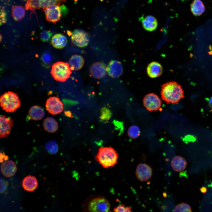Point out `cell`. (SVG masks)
<instances>
[{"mask_svg": "<svg viewBox=\"0 0 212 212\" xmlns=\"http://www.w3.org/2000/svg\"><path fill=\"white\" fill-rule=\"evenodd\" d=\"M51 43L54 48L61 49L66 45L67 43V40L64 35L61 33H58L54 35L52 37Z\"/></svg>", "mask_w": 212, "mask_h": 212, "instance_id": "cell-19", "label": "cell"}, {"mask_svg": "<svg viewBox=\"0 0 212 212\" xmlns=\"http://www.w3.org/2000/svg\"><path fill=\"white\" fill-rule=\"evenodd\" d=\"M0 155H0L1 156V159L2 158V159L1 160V161L2 162L3 161V160L4 158L5 160H6L8 159V156L6 155H5L4 153H1Z\"/></svg>", "mask_w": 212, "mask_h": 212, "instance_id": "cell-35", "label": "cell"}, {"mask_svg": "<svg viewBox=\"0 0 212 212\" xmlns=\"http://www.w3.org/2000/svg\"><path fill=\"white\" fill-rule=\"evenodd\" d=\"M46 150L51 154H54L58 151V148L56 143L54 140L47 142L45 146Z\"/></svg>", "mask_w": 212, "mask_h": 212, "instance_id": "cell-27", "label": "cell"}, {"mask_svg": "<svg viewBox=\"0 0 212 212\" xmlns=\"http://www.w3.org/2000/svg\"><path fill=\"white\" fill-rule=\"evenodd\" d=\"M51 73L55 80L64 82L70 77L72 72L69 63L59 61L53 64Z\"/></svg>", "mask_w": 212, "mask_h": 212, "instance_id": "cell-4", "label": "cell"}, {"mask_svg": "<svg viewBox=\"0 0 212 212\" xmlns=\"http://www.w3.org/2000/svg\"><path fill=\"white\" fill-rule=\"evenodd\" d=\"M110 204L106 198L103 197L94 198L89 202L88 206L89 211L107 212L110 209Z\"/></svg>", "mask_w": 212, "mask_h": 212, "instance_id": "cell-5", "label": "cell"}, {"mask_svg": "<svg viewBox=\"0 0 212 212\" xmlns=\"http://www.w3.org/2000/svg\"><path fill=\"white\" fill-rule=\"evenodd\" d=\"M162 67L159 63L153 62L150 63L147 68V73L150 77L154 78L159 76L162 72Z\"/></svg>", "mask_w": 212, "mask_h": 212, "instance_id": "cell-15", "label": "cell"}, {"mask_svg": "<svg viewBox=\"0 0 212 212\" xmlns=\"http://www.w3.org/2000/svg\"><path fill=\"white\" fill-rule=\"evenodd\" d=\"M1 39H2L1 35V34H0V41H1Z\"/></svg>", "mask_w": 212, "mask_h": 212, "instance_id": "cell-38", "label": "cell"}, {"mask_svg": "<svg viewBox=\"0 0 212 212\" xmlns=\"http://www.w3.org/2000/svg\"><path fill=\"white\" fill-rule=\"evenodd\" d=\"M23 0V1H27V0Z\"/></svg>", "mask_w": 212, "mask_h": 212, "instance_id": "cell-39", "label": "cell"}, {"mask_svg": "<svg viewBox=\"0 0 212 212\" xmlns=\"http://www.w3.org/2000/svg\"><path fill=\"white\" fill-rule=\"evenodd\" d=\"M144 28L146 31L152 32L155 30L158 27L157 19L153 16L148 15L144 17L142 21Z\"/></svg>", "mask_w": 212, "mask_h": 212, "instance_id": "cell-18", "label": "cell"}, {"mask_svg": "<svg viewBox=\"0 0 212 212\" xmlns=\"http://www.w3.org/2000/svg\"><path fill=\"white\" fill-rule=\"evenodd\" d=\"M52 35V33L50 31H44L40 34V38L42 42H47L49 41Z\"/></svg>", "mask_w": 212, "mask_h": 212, "instance_id": "cell-30", "label": "cell"}, {"mask_svg": "<svg viewBox=\"0 0 212 212\" xmlns=\"http://www.w3.org/2000/svg\"><path fill=\"white\" fill-rule=\"evenodd\" d=\"M208 103L210 107L212 109V96L209 99Z\"/></svg>", "mask_w": 212, "mask_h": 212, "instance_id": "cell-37", "label": "cell"}, {"mask_svg": "<svg viewBox=\"0 0 212 212\" xmlns=\"http://www.w3.org/2000/svg\"><path fill=\"white\" fill-rule=\"evenodd\" d=\"M67 0H41V8L43 9L54 5H60Z\"/></svg>", "mask_w": 212, "mask_h": 212, "instance_id": "cell-26", "label": "cell"}, {"mask_svg": "<svg viewBox=\"0 0 212 212\" xmlns=\"http://www.w3.org/2000/svg\"><path fill=\"white\" fill-rule=\"evenodd\" d=\"M174 212H192L191 208L189 205L184 203H180L177 205L174 209Z\"/></svg>", "mask_w": 212, "mask_h": 212, "instance_id": "cell-29", "label": "cell"}, {"mask_svg": "<svg viewBox=\"0 0 212 212\" xmlns=\"http://www.w3.org/2000/svg\"><path fill=\"white\" fill-rule=\"evenodd\" d=\"M47 21L53 24L59 21L62 16L61 7L54 5L43 9Z\"/></svg>", "mask_w": 212, "mask_h": 212, "instance_id": "cell-8", "label": "cell"}, {"mask_svg": "<svg viewBox=\"0 0 212 212\" xmlns=\"http://www.w3.org/2000/svg\"><path fill=\"white\" fill-rule=\"evenodd\" d=\"M13 125V120L11 118L6 117L5 115H1L0 117V138L6 137L9 134Z\"/></svg>", "mask_w": 212, "mask_h": 212, "instance_id": "cell-11", "label": "cell"}, {"mask_svg": "<svg viewBox=\"0 0 212 212\" xmlns=\"http://www.w3.org/2000/svg\"><path fill=\"white\" fill-rule=\"evenodd\" d=\"M143 101L144 106L149 111L157 110L162 105V101L159 97L153 93L145 95Z\"/></svg>", "mask_w": 212, "mask_h": 212, "instance_id": "cell-7", "label": "cell"}, {"mask_svg": "<svg viewBox=\"0 0 212 212\" xmlns=\"http://www.w3.org/2000/svg\"><path fill=\"white\" fill-rule=\"evenodd\" d=\"M107 71L109 75L111 77H119L122 73V66L120 62L112 60L109 63L107 67Z\"/></svg>", "mask_w": 212, "mask_h": 212, "instance_id": "cell-12", "label": "cell"}, {"mask_svg": "<svg viewBox=\"0 0 212 212\" xmlns=\"http://www.w3.org/2000/svg\"><path fill=\"white\" fill-rule=\"evenodd\" d=\"M135 175L137 178L141 182L145 181L150 179L152 175V170L149 165L140 163L136 168Z\"/></svg>", "mask_w": 212, "mask_h": 212, "instance_id": "cell-10", "label": "cell"}, {"mask_svg": "<svg viewBox=\"0 0 212 212\" xmlns=\"http://www.w3.org/2000/svg\"><path fill=\"white\" fill-rule=\"evenodd\" d=\"M118 157V153L113 148L102 147L99 149L95 158L103 168H108L117 163Z\"/></svg>", "mask_w": 212, "mask_h": 212, "instance_id": "cell-2", "label": "cell"}, {"mask_svg": "<svg viewBox=\"0 0 212 212\" xmlns=\"http://www.w3.org/2000/svg\"><path fill=\"white\" fill-rule=\"evenodd\" d=\"M0 105L3 110L7 112H15L21 106V101L17 94L9 91L2 95Z\"/></svg>", "mask_w": 212, "mask_h": 212, "instance_id": "cell-3", "label": "cell"}, {"mask_svg": "<svg viewBox=\"0 0 212 212\" xmlns=\"http://www.w3.org/2000/svg\"><path fill=\"white\" fill-rule=\"evenodd\" d=\"M107 67L102 62H99L95 63L91 66L90 72L94 77L100 78L104 77L106 74Z\"/></svg>", "mask_w": 212, "mask_h": 212, "instance_id": "cell-13", "label": "cell"}, {"mask_svg": "<svg viewBox=\"0 0 212 212\" xmlns=\"http://www.w3.org/2000/svg\"><path fill=\"white\" fill-rule=\"evenodd\" d=\"M12 15L15 21H19L23 18L25 16V9L22 6H14L12 8Z\"/></svg>", "mask_w": 212, "mask_h": 212, "instance_id": "cell-24", "label": "cell"}, {"mask_svg": "<svg viewBox=\"0 0 212 212\" xmlns=\"http://www.w3.org/2000/svg\"><path fill=\"white\" fill-rule=\"evenodd\" d=\"M41 8V0H28L25 5L26 10L34 12L35 10Z\"/></svg>", "mask_w": 212, "mask_h": 212, "instance_id": "cell-25", "label": "cell"}, {"mask_svg": "<svg viewBox=\"0 0 212 212\" xmlns=\"http://www.w3.org/2000/svg\"><path fill=\"white\" fill-rule=\"evenodd\" d=\"M113 211L115 212H130L132 211L131 208L123 204H120L115 208Z\"/></svg>", "mask_w": 212, "mask_h": 212, "instance_id": "cell-31", "label": "cell"}, {"mask_svg": "<svg viewBox=\"0 0 212 212\" xmlns=\"http://www.w3.org/2000/svg\"><path fill=\"white\" fill-rule=\"evenodd\" d=\"M84 62V60L82 56L74 54L70 59L69 64L71 70H78L82 67Z\"/></svg>", "mask_w": 212, "mask_h": 212, "instance_id": "cell-20", "label": "cell"}, {"mask_svg": "<svg viewBox=\"0 0 212 212\" xmlns=\"http://www.w3.org/2000/svg\"><path fill=\"white\" fill-rule=\"evenodd\" d=\"M42 59L44 62L48 63L51 61L52 59V57L49 54L46 53L43 55Z\"/></svg>", "mask_w": 212, "mask_h": 212, "instance_id": "cell-34", "label": "cell"}, {"mask_svg": "<svg viewBox=\"0 0 212 212\" xmlns=\"http://www.w3.org/2000/svg\"><path fill=\"white\" fill-rule=\"evenodd\" d=\"M140 129L139 127L136 125H133L128 129L127 134L130 138L135 139L140 136Z\"/></svg>", "mask_w": 212, "mask_h": 212, "instance_id": "cell-28", "label": "cell"}, {"mask_svg": "<svg viewBox=\"0 0 212 212\" xmlns=\"http://www.w3.org/2000/svg\"><path fill=\"white\" fill-rule=\"evenodd\" d=\"M29 116L32 120H41L44 116L45 112L43 109L40 106L34 105L30 109L28 113Z\"/></svg>", "mask_w": 212, "mask_h": 212, "instance_id": "cell-21", "label": "cell"}, {"mask_svg": "<svg viewBox=\"0 0 212 212\" xmlns=\"http://www.w3.org/2000/svg\"><path fill=\"white\" fill-rule=\"evenodd\" d=\"M187 163L185 158L179 155L175 156L171 161V165L176 172H181L186 168Z\"/></svg>", "mask_w": 212, "mask_h": 212, "instance_id": "cell-16", "label": "cell"}, {"mask_svg": "<svg viewBox=\"0 0 212 212\" xmlns=\"http://www.w3.org/2000/svg\"><path fill=\"white\" fill-rule=\"evenodd\" d=\"M0 183V193H1L4 192L6 190L7 187L8 183L5 180L1 179Z\"/></svg>", "mask_w": 212, "mask_h": 212, "instance_id": "cell-33", "label": "cell"}, {"mask_svg": "<svg viewBox=\"0 0 212 212\" xmlns=\"http://www.w3.org/2000/svg\"><path fill=\"white\" fill-rule=\"evenodd\" d=\"M200 191L203 193H205L207 191V188L205 186H203L200 188Z\"/></svg>", "mask_w": 212, "mask_h": 212, "instance_id": "cell-36", "label": "cell"}, {"mask_svg": "<svg viewBox=\"0 0 212 212\" xmlns=\"http://www.w3.org/2000/svg\"><path fill=\"white\" fill-rule=\"evenodd\" d=\"M45 106L48 112L53 115L61 112L64 109L63 103L59 98L56 97H50L47 99Z\"/></svg>", "mask_w": 212, "mask_h": 212, "instance_id": "cell-9", "label": "cell"}, {"mask_svg": "<svg viewBox=\"0 0 212 212\" xmlns=\"http://www.w3.org/2000/svg\"><path fill=\"white\" fill-rule=\"evenodd\" d=\"M71 39L75 45L80 47H86L89 41L87 33L80 29H76L73 31L71 34Z\"/></svg>", "mask_w": 212, "mask_h": 212, "instance_id": "cell-6", "label": "cell"}, {"mask_svg": "<svg viewBox=\"0 0 212 212\" xmlns=\"http://www.w3.org/2000/svg\"><path fill=\"white\" fill-rule=\"evenodd\" d=\"M38 183L37 180L34 176L29 175L23 179L22 186L25 190L32 192L36 189Z\"/></svg>", "mask_w": 212, "mask_h": 212, "instance_id": "cell-17", "label": "cell"}, {"mask_svg": "<svg viewBox=\"0 0 212 212\" xmlns=\"http://www.w3.org/2000/svg\"><path fill=\"white\" fill-rule=\"evenodd\" d=\"M191 10L195 16H199L204 12L205 6L201 0H194L190 5Z\"/></svg>", "mask_w": 212, "mask_h": 212, "instance_id": "cell-22", "label": "cell"}, {"mask_svg": "<svg viewBox=\"0 0 212 212\" xmlns=\"http://www.w3.org/2000/svg\"><path fill=\"white\" fill-rule=\"evenodd\" d=\"M0 25H1L5 23L6 21V14L4 9L3 8H1L0 9Z\"/></svg>", "mask_w": 212, "mask_h": 212, "instance_id": "cell-32", "label": "cell"}, {"mask_svg": "<svg viewBox=\"0 0 212 212\" xmlns=\"http://www.w3.org/2000/svg\"><path fill=\"white\" fill-rule=\"evenodd\" d=\"M17 168L16 165L11 160H6L2 163L1 165V173L6 177L13 176L16 173Z\"/></svg>", "mask_w": 212, "mask_h": 212, "instance_id": "cell-14", "label": "cell"}, {"mask_svg": "<svg viewBox=\"0 0 212 212\" xmlns=\"http://www.w3.org/2000/svg\"><path fill=\"white\" fill-rule=\"evenodd\" d=\"M43 125L44 130L50 133L56 132L58 128L57 122L52 117H47L44 119Z\"/></svg>", "mask_w": 212, "mask_h": 212, "instance_id": "cell-23", "label": "cell"}, {"mask_svg": "<svg viewBox=\"0 0 212 212\" xmlns=\"http://www.w3.org/2000/svg\"><path fill=\"white\" fill-rule=\"evenodd\" d=\"M161 95L162 99L168 103H177L184 97V92L181 86L174 81L162 85Z\"/></svg>", "mask_w": 212, "mask_h": 212, "instance_id": "cell-1", "label": "cell"}]
</instances>
